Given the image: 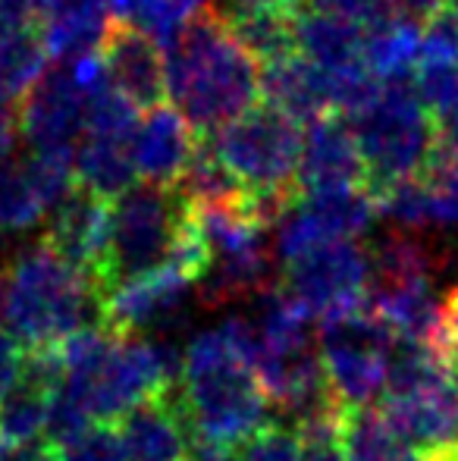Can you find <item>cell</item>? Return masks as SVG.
<instances>
[{
    "label": "cell",
    "mask_w": 458,
    "mask_h": 461,
    "mask_svg": "<svg viewBox=\"0 0 458 461\" xmlns=\"http://www.w3.org/2000/svg\"><path fill=\"white\" fill-rule=\"evenodd\" d=\"M126 461H189L195 433L185 418L179 386L132 408L116 427Z\"/></svg>",
    "instance_id": "ffe728a7"
},
{
    "label": "cell",
    "mask_w": 458,
    "mask_h": 461,
    "mask_svg": "<svg viewBox=\"0 0 458 461\" xmlns=\"http://www.w3.org/2000/svg\"><path fill=\"white\" fill-rule=\"evenodd\" d=\"M88 95L76 86L67 67L50 69L44 79L19 101V135L31 151H76L85 135Z\"/></svg>",
    "instance_id": "4fadbf2b"
},
{
    "label": "cell",
    "mask_w": 458,
    "mask_h": 461,
    "mask_svg": "<svg viewBox=\"0 0 458 461\" xmlns=\"http://www.w3.org/2000/svg\"><path fill=\"white\" fill-rule=\"evenodd\" d=\"M60 395L94 424L122 420L132 408L179 386L183 358L160 342L116 336L101 323L69 336L60 346Z\"/></svg>",
    "instance_id": "7a4b0ae2"
},
{
    "label": "cell",
    "mask_w": 458,
    "mask_h": 461,
    "mask_svg": "<svg viewBox=\"0 0 458 461\" xmlns=\"http://www.w3.org/2000/svg\"><path fill=\"white\" fill-rule=\"evenodd\" d=\"M343 446L346 461H427L380 408L343 414Z\"/></svg>",
    "instance_id": "d4e9b609"
},
{
    "label": "cell",
    "mask_w": 458,
    "mask_h": 461,
    "mask_svg": "<svg viewBox=\"0 0 458 461\" xmlns=\"http://www.w3.org/2000/svg\"><path fill=\"white\" fill-rule=\"evenodd\" d=\"M227 19L232 32H236V38L255 54V60L261 67L299 54V44H295V19H299V13L242 10V13H227Z\"/></svg>",
    "instance_id": "4316f807"
},
{
    "label": "cell",
    "mask_w": 458,
    "mask_h": 461,
    "mask_svg": "<svg viewBox=\"0 0 458 461\" xmlns=\"http://www.w3.org/2000/svg\"><path fill=\"white\" fill-rule=\"evenodd\" d=\"M19 135V104L0 86V158H10L13 141Z\"/></svg>",
    "instance_id": "d590c367"
},
{
    "label": "cell",
    "mask_w": 458,
    "mask_h": 461,
    "mask_svg": "<svg viewBox=\"0 0 458 461\" xmlns=\"http://www.w3.org/2000/svg\"><path fill=\"white\" fill-rule=\"evenodd\" d=\"M111 220L113 201H104L76 185L73 194L54 207L48 236L41 242L94 283V276L104 267L107 245H111Z\"/></svg>",
    "instance_id": "9a60e30c"
},
{
    "label": "cell",
    "mask_w": 458,
    "mask_h": 461,
    "mask_svg": "<svg viewBox=\"0 0 458 461\" xmlns=\"http://www.w3.org/2000/svg\"><path fill=\"white\" fill-rule=\"evenodd\" d=\"M179 399L195 446L242 449L267 427V395L227 330H204L185 346Z\"/></svg>",
    "instance_id": "3957f363"
},
{
    "label": "cell",
    "mask_w": 458,
    "mask_h": 461,
    "mask_svg": "<svg viewBox=\"0 0 458 461\" xmlns=\"http://www.w3.org/2000/svg\"><path fill=\"white\" fill-rule=\"evenodd\" d=\"M223 170L248 198L267 207L274 220L299 198V164L305 129L286 113L257 104L245 116L204 135Z\"/></svg>",
    "instance_id": "5b68a950"
},
{
    "label": "cell",
    "mask_w": 458,
    "mask_h": 461,
    "mask_svg": "<svg viewBox=\"0 0 458 461\" xmlns=\"http://www.w3.org/2000/svg\"><path fill=\"white\" fill-rule=\"evenodd\" d=\"M4 249H6V236L0 232V251H4Z\"/></svg>",
    "instance_id": "ab89813d"
},
{
    "label": "cell",
    "mask_w": 458,
    "mask_h": 461,
    "mask_svg": "<svg viewBox=\"0 0 458 461\" xmlns=\"http://www.w3.org/2000/svg\"><path fill=\"white\" fill-rule=\"evenodd\" d=\"M22 355L25 348L13 339L10 330L0 327V395L13 386V380L19 376V367H22Z\"/></svg>",
    "instance_id": "e575fe53"
},
{
    "label": "cell",
    "mask_w": 458,
    "mask_h": 461,
    "mask_svg": "<svg viewBox=\"0 0 458 461\" xmlns=\"http://www.w3.org/2000/svg\"><path fill=\"white\" fill-rule=\"evenodd\" d=\"M399 339L367 308L320 323V361L343 411L377 408L390 389Z\"/></svg>",
    "instance_id": "30bf717a"
},
{
    "label": "cell",
    "mask_w": 458,
    "mask_h": 461,
    "mask_svg": "<svg viewBox=\"0 0 458 461\" xmlns=\"http://www.w3.org/2000/svg\"><path fill=\"white\" fill-rule=\"evenodd\" d=\"M261 104L286 113L301 129L339 113L337 82L301 54L261 67Z\"/></svg>",
    "instance_id": "44dd1931"
},
{
    "label": "cell",
    "mask_w": 458,
    "mask_h": 461,
    "mask_svg": "<svg viewBox=\"0 0 458 461\" xmlns=\"http://www.w3.org/2000/svg\"><path fill=\"white\" fill-rule=\"evenodd\" d=\"M283 292L320 323L364 308L371 289V251L358 242H330L286 264Z\"/></svg>",
    "instance_id": "8fae6325"
},
{
    "label": "cell",
    "mask_w": 458,
    "mask_h": 461,
    "mask_svg": "<svg viewBox=\"0 0 458 461\" xmlns=\"http://www.w3.org/2000/svg\"><path fill=\"white\" fill-rule=\"evenodd\" d=\"M189 223L192 201L179 185L139 183L132 192L113 201L111 245H107L104 267L94 276L101 302L116 285L173 264Z\"/></svg>",
    "instance_id": "8992f818"
},
{
    "label": "cell",
    "mask_w": 458,
    "mask_h": 461,
    "mask_svg": "<svg viewBox=\"0 0 458 461\" xmlns=\"http://www.w3.org/2000/svg\"><path fill=\"white\" fill-rule=\"evenodd\" d=\"M449 10H453V13H458V0H449Z\"/></svg>",
    "instance_id": "f35d334b"
},
{
    "label": "cell",
    "mask_w": 458,
    "mask_h": 461,
    "mask_svg": "<svg viewBox=\"0 0 458 461\" xmlns=\"http://www.w3.org/2000/svg\"><path fill=\"white\" fill-rule=\"evenodd\" d=\"M352 188H367V170L346 116L333 113L305 126L299 194H330Z\"/></svg>",
    "instance_id": "2e32d148"
},
{
    "label": "cell",
    "mask_w": 458,
    "mask_h": 461,
    "mask_svg": "<svg viewBox=\"0 0 458 461\" xmlns=\"http://www.w3.org/2000/svg\"><path fill=\"white\" fill-rule=\"evenodd\" d=\"M166 97L198 139L261 104V63L236 38L223 10H202L164 50Z\"/></svg>",
    "instance_id": "6da1fadb"
},
{
    "label": "cell",
    "mask_w": 458,
    "mask_h": 461,
    "mask_svg": "<svg viewBox=\"0 0 458 461\" xmlns=\"http://www.w3.org/2000/svg\"><path fill=\"white\" fill-rule=\"evenodd\" d=\"M311 6L352 19V23L364 25L367 32L380 29V25H386V23H396L390 0H311Z\"/></svg>",
    "instance_id": "1f68e13d"
},
{
    "label": "cell",
    "mask_w": 458,
    "mask_h": 461,
    "mask_svg": "<svg viewBox=\"0 0 458 461\" xmlns=\"http://www.w3.org/2000/svg\"><path fill=\"white\" fill-rule=\"evenodd\" d=\"M4 321L25 352L57 348L82 330L101 327V295L85 274L38 242L10 261Z\"/></svg>",
    "instance_id": "277c9868"
},
{
    "label": "cell",
    "mask_w": 458,
    "mask_h": 461,
    "mask_svg": "<svg viewBox=\"0 0 458 461\" xmlns=\"http://www.w3.org/2000/svg\"><path fill=\"white\" fill-rule=\"evenodd\" d=\"M440 352L446 365L458 376V285L443 302V327H440Z\"/></svg>",
    "instance_id": "d6a6232c"
},
{
    "label": "cell",
    "mask_w": 458,
    "mask_h": 461,
    "mask_svg": "<svg viewBox=\"0 0 458 461\" xmlns=\"http://www.w3.org/2000/svg\"><path fill=\"white\" fill-rule=\"evenodd\" d=\"M189 461H238V449H220V446H195Z\"/></svg>",
    "instance_id": "74e56055"
},
{
    "label": "cell",
    "mask_w": 458,
    "mask_h": 461,
    "mask_svg": "<svg viewBox=\"0 0 458 461\" xmlns=\"http://www.w3.org/2000/svg\"><path fill=\"white\" fill-rule=\"evenodd\" d=\"M238 461H301L299 430L286 420L267 424L238 449Z\"/></svg>",
    "instance_id": "f546056e"
},
{
    "label": "cell",
    "mask_w": 458,
    "mask_h": 461,
    "mask_svg": "<svg viewBox=\"0 0 458 461\" xmlns=\"http://www.w3.org/2000/svg\"><path fill=\"white\" fill-rule=\"evenodd\" d=\"M57 452H60V461H126L120 433L111 424H92Z\"/></svg>",
    "instance_id": "4dcf8cb0"
},
{
    "label": "cell",
    "mask_w": 458,
    "mask_h": 461,
    "mask_svg": "<svg viewBox=\"0 0 458 461\" xmlns=\"http://www.w3.org/2000/svg\"><path fill=\"white\" fill-rule=\"evenodd\" d=\"M346 120L358 139L367 170V192L373 198L405 179L421 176L440 141L434 116L427 113L411 82L380 86V92Z\"/></svg>",
    "instance_id": "ba28073f"
},
{
    "label": "cell",
    "mask_w": 458,
    "mask_h": 461,
    "mask_svg": "<svg viewBox=\"0 0 458 461\" xmlns=\"http://www.w3.org/2000/svg\"><path fill=\"white\" fill-rule=\"evenodd\" d=\"M41 19L0 16V86L13 101H22L48 73Z\"/></svg>",
    "instance_id": "cb8c5ba5"
},
{
    "label": "cell",
    "mask_w": 458,
    "mask_h": 461,
    "mask_svg": "<svg viewBox=\"0 0 458 461\" xmlns=\"http://www.w3.org/2000/svg\"><path fill=\"white\" fill-rule=\"evenodd\" d=\"M198 148V132L173 104L145 110L132 135V164L148 185H179Z\"/></svg>",
    "instance_id": "d6986e66"
},
{
    "label": "cell",
    "mask_w": 458,
    "mask_h": 461,
    "mask_svg": "<svg viewBox=\"0 0 458 461\" xmlns=\"http://www.w3.org/2000/svg\"><path fill=\"white\" fill-rule=\"evenodd\" d=\"M198 232L208 245V274L202 285L211 302L270 292L267 223L274 217L255 198L192 204Z\"/></svg>",
    "instance_id": "9c48e42d"
},
{
    "label": "cell",
    "mask_w": 458,
    "mask_h": 461,
    "mask_svg": "<svg viewBox=\"0 0 458 461\" xmlns=\"http://www.w3.org/2000/svg\"><path fill=\"white\" fill-rule=\"evenodd\" d=\"M380 213L367 188L330 194H299L276 220V255L283 264L330 242H358Z\"/></svg>",
    "instance_id": "7c38bea8"
},
{
    "label": "cell",
    "mask_w": 458,
    "mask_h": 461,
    "mask_svg": "<svg viewBox=\"0 0 458 461\" xmlns=\"http://www.w3.org/2000/svg\"><path fill=\"white\" fill-rule=\"evenodd\" d=\"M455 461H458V452H455Z\"/></svg>",
    "instance_id": "60d3db41"
},
{
    "label": "cell",
    "mask_w": 458,
    "mask_h": 461,
    "mask_svg": "<svg viewBox=\"0 0 458 461\" xmlns=\"http://www.w3.org/2000/svg\"><path fill=\"white\" fill-rule=\"evenodd\" d=\"M295 44H299V54L318 69H324L333 82H346L352 76L367 73V29L346 16L308 6L295 19Z\"/></svg>",
    "instance_id": "7402d4cb"
},
{
    "label": "cell",
    "mask_w": 458,
    "mask_h": 461,
    "mask_svg": "<svg viewBox=\"0 0 458 461\" xmlns=\"http://www.w3.org/2000/svg\"><path fill=\"white\" fill-rule=\"evenodd\" d=\"M421 25L411 23H386L367 32L364 67L377 82H411L421 57Z\"/></svg>",
    "instance_id": "484cf974"
},
{
    "label": "cell",
    "mask_w": 458,
    "mask_h": 461,
    "mask_svg": "<svg viewBox=\"0 0 458 461\" xmlns=\"http://www.w3.org/2000/svg\"><path fill=\"white\" fill-rule=\"evenodd\" d=\"M390 4H392V16H396L399 23L427 25L430 19H436L446 10L449 0H390Z\"/></svg>",
    "instance_id": "836d02e7"
},
{
    "label": "cell",
    "mask_w": 458,
    "mask_h": 461,
    "mask_svg": "<svg viewBox=\"0 0 458 461\" xmlns=\"http://www.w3.org/2000/svg\"><path fill=\"white\" fill-rule=\"evenodd\" d=\"M76 185L104 201H120L139 185L132 164V139L82 135L76 148Z\"/></svg>",
    "instance_id": "603a6c76"
},
{
    "label": "cell",
    "mask_w": 458,
    "mask_h": 461,
    "mask_svg": "<svg viewBox=\"0 0 458 461\" xmlns=\"http://www.w3.org/2000/svg\"><path fill=\"white\" fill-rule=\"evenodd\" d=\"M107 82L139 110L166 104V57L139 25L111 23L101 41Z\"/></svg>",
    "instance_id": "e0dca14e"
},
{
    "label": "cell",
    "mask_w": 458,
    "mask_h": 461,
    "mask_svg": "<svg viewBox=\"0 0 458 461\" xmlns=\"http://www.w3.org/2000/svg\"><path fill=\"white\" fill-rule=\"evenodd\" d=\"M48 213L25 170V160L0 158V232H22L41 223Z\"/></svg>",
    "instance_id": "83f0119b"
},
{
    "label": "cell",
    "mask_w": 458,
    "mask_h": 461,
    "mask_svg": "<svg viewBox=\"0 0 458 461\" xmlns=\"http://www.w3.org/2000/svg\"><path fill=\"white\" fill-rule=\"evenodd\" d=\"M343 414H327V418L308 420V424L295 427L301 443V461H346L343 446Z\"/></svg>",
    "instance_id": "f1b7e54d"
},
{
    "label": "cell",
    "mask_w": 458,
    "mask_h": 461,
    "mask_svg": "<svg viewBox=\"0 0 458 461\" xmlns=\"http://www.w3.org/2000/svg\"><path fill=\"white\" fill-rule=\"evenodd\" d=\"M383 414L427 461L458 452V376L440 348L399 342Z\"/></svg>",
    "instance_id": "52a82bcc"
},
{
    "label": "cell",
    "mask_w": 458,
    "mask_h": 461,
    "mask_svg": "<svg viewBox=\"0 0 458 461\" xmlns=\"http://www.w3.org/2000/svg\"><path fill=\"white\" fill-rule=\"evenodd\" d=\"M192 285H195V279L173 267V264H166L154 274L116 285L111 295H104L101 323L116 336H139L141 330H151L157 323L170 321L183 308Z\"/></svg>",
    "instance_id": "ac0fdd59"
},
{
    "label": "cell",
    "mask_w": 458,
    "mask_h": 461,
    "mask_svg": "<svg viewBox=\"0 0 458 461\" xmlns=\"http://www.w3.org/2000/svg\"><path fill=\"white\" fill-rule=\"evenodd\" d=\"M63 386V358L57 348H31L22 355V367L13 386L0 395V443H38L48 430L54 399Z\"/></svg>",
    "instance_id": "5bb4252c"
},
{
    "label": "cell",
    "mask_w": 458,
    "mask_h": 461,
    "mask_svg": "<svg viewBox=\"0 0 458 461\" xmlns=\"http://www.w3.org/2000/svg\"><path fill=\"white\" fill-rule=\"evenodd\" d=\"M0 461H60V452L44 439V443H25V446H6Z\"/></svg>",
    "instance_id": "8d00e7d4"
}]
</instances>
